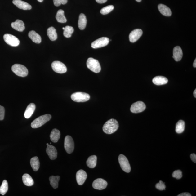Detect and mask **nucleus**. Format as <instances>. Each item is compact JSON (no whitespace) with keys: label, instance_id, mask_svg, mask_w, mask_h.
Returning <instances> with one entry per match:
<instances>
[{"label":"nucleus","instance_id":"15","mask_svg":"<svg viewBox=\"0 0 196 196\" xmlns=\"http://www.w3.org/2000/svg\"><path fill=\"white\" fill-rule=\"evenodd\" d=\"M47 148L46 153L47 154L49 158L51 160H55L57 158V152L56 148L51 145L47 144Z\"/></svg>","mask_w":196,"mask_h":196},{"label":"nucleus","instance_id":"8","mask_svg":"<svg viewBox=\"0 0 196 196\" xmlns=\"http://www.w3.org/2000/svg\"><path fill=\"white\" fill-rule=\"evenodd\" d=\"M3 38L6 43L11 46L16 47L20 44V40L18 38L10 34H6L4 35Z\"/></svg>","mask_w":196,"mask_h":196},{"label":"nucleus","instance_id":"45","mask_svg":"<svg viewBox=\"0 0 196 196\" xmlns=\"http://www.w3.org/2000/svg\"><path fill=\"white\" fill-rule=\"evenodd\" d=\"M136 1L138 2H140L142 0H136Z\"/></svg>","mask_w":196,"mask_h":196},{"label":"nucleus","instance_id":"27","mask_svg":"<svg viewBox=\"0 0 196 196\" xmlns=\"http://www.w3.org/2000/svg\"><path fill=\"white\" fill-rule=\"evenodd\" d=\"M97 161V156L95 155L89 157L87 161V166L91 169L94 168L96 165Z\"/></svg>","mask_w":196,"mask_h":196},{"label":"nucleus","instance_id":"14","mask_svg":"<svg viewBox=\"0 0 196 196\" xmlns=\"http://www.w3.org/2000/svg\"><path fill=\"white\" fill-rule=\"evenodd\" d=\"M87 175L86 172L82 170H79L77 172L76 179L78 185H82L84 184L87 178Z\"/></svg>","mask_w":196,"mask_h":196},{"label":"nucleus","instance_id":"26","mask_svg":"<svg viewBox=\"0 0 196 196\" xmlns=\"http://www.w3.org/2000/svg\"><path fill=\"white\" fill-rule=\"evenodd\" d=\"M22 180L23 184L26 186H31L34 184L33 179L29 174H25L23 176Z\"/></svg>","mask_w":196,"mask_h":196},{"label":"nucleus","instance_id":"9","mask_svg":"<svg viewBox=\"0 0 196 196\" xmlns=\"http://www.w3.org/2000/svg\"><path fill=\"white\" fill-rule=\"evenodd\" d=\"M109 39L106 37H102L94 41L91 44V47L97 49L103 47L107 45L109 43Z\"/></svg>","mask_w":196,"mask_h":196},{"label":"nucleus","instance_id":"30","mask_svg":"<svg viewBox=\"0 0 196 196\" xmlns=\"http://www.w3.org/2000/svg\"><path fill=\"white\" fill-rule=\"evenodd\" d=\"M60 179V176H51L49 178L50 184L53 188L56 189L58 188V183Z\"/></svg>","mask_w":196,"mask_h":196},{"label":"nucleus","instance_id":"42","mask_svg":"<svg viewBox=\"0 0 196 196\" xmlns=\"http://www.w3.org/2000/svg\"><path fill=\"white\" fill-rule=\"evenodd\" d=\"M193 65L194 67V68L196 67V59H195L194 61V62Z\"/></svg>","mask_w":196,"mask_h":196},{"label":"nucleus","instance_id":"16","mask_svg":"<svg viewBox=\"0 0 196 196\" xmlns=\"http://www.w3.org/2000/svg\"><path fill=\"white\" fill-rule=\"evenodd\" d=\"M12 3L20 9L23 10H29L32 8L31 5L21 0H13Z\"/></svg>","mask_w":196,"mask_h":196},{"label":"nucleus","instance_id":"37","mask_svg":"<svg viewBox=\"0 0 196 196\" xmlns=\"http://www.w3.org/2000/svg\"><path fill=\"white\" fill-rule=\"evenodd\" d=\"M54 5L56 6H59L61 4L65 5L67 3L68 0H53Z\"/></svg>","mask_w":196,"mask_h":196},{"label":"nucleus","instance_id":"36","mask_svg":"<svg viewBox=\"0 0 196 196\" xmlns=\"http://www.w3.org/2000/svg\"><path fill=\"white\" fill-rule=\"evenodd\" d=\"M155 187L161 191L165 190L166 188L165 183L161 180H160L159 183L156 184Z\"/></svg>","mask_w":196,"mask_h":196},{"label":"nucleus","instance_id":"7","mask_svg":"<svg viewBox=\"0 0 196 196\" xmlns=\"http://www.w3.org/2000/svg\"><path fill=\"white\" fill-rule=\"evenodd\" d=\"M53 70L57 73L62 74L67 71V68L65 64L60 61H54L51 65Z\"/></svg>","mask_w":196,"mask_h":196},{"label":"nucleus","instance_id":"44","mask_svg":"<svg viewBox=\"0 0 196 196\" xmlns=\"http://www.w3.org/2000/svg\"><path fill=\"white\" fill-rule=\"evenodd\" d=\"M37 1L40 2H42L43 1V0H37Z\"/></svg>","mask_w":196,"mask_h":196},{"label":"nucleus","instance_id":"39","mask_svg":"<svg viewBox=\"0 0 196 196\" xmlns=\"http://www.w3.org/2000/svg\"><path fill=\"white\" fill-rule=\"evenodd\" d=\"M190 158L191 160L194 163H196V155L194 153H193L190 155Z\"/></svg>","mask_w":196,"mask_h":196},{"label":"nucleus","instance_id":"13","mask_svg":"<svg viewBox=\"0 0 196 196\" xmlns=\"http://www.w3.org/2000/svg\"><path fill=\"white\" fill-rule=\"evenodd\" d=\"M143 34L141 29H137L134 30L131 32L129 36L130 41L131 42H135L140 39Z\"/></svg>","mask_w":196,"mask_h":196},{"label":"nucleus","instance_id":"41","mask_svg":"<svg viewBox=\"0 0 196 196\" xmlns=\"http://www.w3.org/2000/svg\"><path fill=\"white\" fill-rule=\"evenodd\" d=\"M97 2L100 4H103L106 2L107 0H96Z\"/></svg>","mask_w":196,"mask_h":196},{"label":"nucleus","instance_id":"20","mask_svg":"<svg viewBox=\"0 0 196 196\" xmlns=\"http://www.w3.org/2000/svg\"><path fill=\"white\" fill-rule=\"evenodd\" d=\"M152 81L153 83L157 86H161L167 84L168 82L167 79L163 76L155 77L153 78Z\"/></svg>","mask_w":196,"mask_h":196},{"label":"nucleus","instance_id":"1","mask_svg":"<svg viewBox=\"0 0 196 196\" xmlns=\"http://www.w3.org/2000/svg\"><path fill=\"white\" fill-rule=\"evenodd\" d=\"M119 127L118 121L115 119H111L106 121L103 127L104 133L110 135L115 132Z\"/></svg>","mask_w":196,"mask_h":196},{"label":"nucleus","instance_id":"6","mask_svg":"<svg viewBox=\"0 0 196 196\" xmlns=\"http://www.w3.org/2000/svg\"><path fill=\"white\" fill-rule=\"evenodd\" d=\"M118 161L121 169L127 173L131 171V167L127 158L124 155L121 154L118 157Z\"/></svg>","mask_w":196,"mask_h":196},{"label":"nucleus","instance_id":"32","mask_svg":"<svg viewBox=\"0 0 196 196\" xmlns=\"http://www.w3.org/2000/svg\"><path fill=\"white\" fill-rule=\"evenodd\" d=\"M74 32V28L68 25L65 27V29L64 30L63 35L66 38H69L71 37Z\"/></svg>","mask_w":196,"mask_h":196},{"label":"nucleus","instance_id":"38","mask_svg":"<svg viewBox=\"0 0 196 196\" xmlns=\"http://www.w3.org/2000/svg\"><path fill=\"white\" fill-rule=\"evenodd\" d=\"M5 109L3 106L0 105V121L3 120L5 117Z\"/></svg>","mask_w":196,"mask_h":196},{"label":"nucleus","instance_id":"22","mask_svg":"<svg viewBox=\"0 0 196 196\" xmlns=\"http://www.w3.org/2000/svg\"><path fill=\"white\" fill-rule=\"evenodd\" d=\"M29 37L33 42L37 44H39L42 42V38L34 31H31L29 32Z\"/></svg>","mask_w":196,"mask_h":196},{"label":"nucleus","instance_id":"3","mask_svg":"<svg viewBox=\"0 0 196 196\" xmlns=\"http://www.w3.org/2000/svg\"><path fill=\"white\" fill-rule=\"evenodd\" d=\"M87 65L88 69L95 73H98L101 71L100 65L97 60L90 57L87 60Z\"/></svg>","mask_w":196,"mask_h":196},{"label":"nucleus","instance_id":"23","mask_svg":"<svg viewBox=\"0 0 196 196\" xmlns=\"http://www.w3.org/2000/svg\"><path fill=\"white\" fill-rule=\"evenodd\" d=\"M87 24L86 17L83 14H81L79 17L78 27L80 30H83L86 27Z\"/></svg>","mask_w":196,"mask_h":196},{"label":"nucleus","instance_id":"34","mask_svg":"<svg viewBox=\"0 0 196 196\" xmlns=\"http://www.w3.org/2000/svg\"><path fill=\"white\" fill-rule=\"evenodd\" d=\"M114 6L109 5L102 8L100 11L101 13L103 15L107 14L114 9Z\"/></svg>","mask_w":196,"mask_h":196},{"label":"nucleus","instance_id":"11","mask_svg":"<svg viewBox=\"0 0 196 196\" xmlns=\"http://www.w3.org/2000/svg\"><path fill=\"white\" fill-rule=\"evenodd\" d=\"M145 104L141 101H138L134 103L131 105V112L137 114L143 112L146 109Z\"/></svg>","mask_w":196,"mask_h":196},{"label":"nucleus","instance_id":"43","mask_svg":"<svg viewBox=\"0 0 196 196\" xmlns=\"http://www.w3.org/2000/svg\"><path fill=\"white\" fill-rule=\"evenodd\" d=\"M193 95L194 96V97L195 98H196V89H195L194 91Z\"/></svg>","mask_w":196,"mask_h":196},{"label":"nucleus","instance_id":"12","mask_svg":"<svg viewBox=\"0 0 196 196\" xmlns=\"http://www.w3.org/2000/svg\"><path fill=\"white\" fill-rule=\"evenodd\" d=\"M108 185V183L102 178H98L94 181L92 186L93 188L98 190L105 189Z\"/></svg>","mask_w":196,"mask_h":196},{"label":"nucleus","instance_id":"31","mask_svg":"<svg viewBox=\"0 0 196 196\" xmlns=\"http://www.w3.org/2000/svg\"><path fill=\"white\" fill-rule=\"evenodd\" d=\"M185 129V122L184 121L180 120L176 123V131L178 134L182 133Z\"/></svg>","mask_w":196,"mask_h":196},{"label":"nucleus","instance_id":"10","mask_svg":"<svg viewBox=\"0 0 196 196\" xmlns=\"http://www.w3.org/2000/svg\"><path fill=\"white\" fill-rule=\"evenodd\" d=\"M74 142L73 138L69 136H66L65 140V148L69 154H71L74 149Z\"/></svg>","mask_w":196,"mask_h":196},{"label":"nucleus","instance_id":"19","mask_svg":"<svg viewBox=\"0 0 196 196\" xmlns=\"http://www.w3.org/2000/svg\"><path fill=\"white\" fill-rule=\"evenodd\" d=\"M158 8L159 12L163 16H172V11L167 6L160 4L158 5Z\"/></svg>","mask_w":196,"mask_h":196},{"label":"nucleus","instance_id":"29","mask_svg":"<svg viewBox=\"0 0 196 196\" xmlns=\"http://www.w3.org/2000/svg\"><path fill=\"white\" fill-rule=\"evenodd\" d=\"M31 167L35 172H37L39 170L40 167V162L39 158L37 157L32 158L30 160Z\"/></svg>","mask_w":196,"mask_h":196},{"label":"nucleus","instance_id":"17","mask_svg":"<svg viewBox=\"0 0 196 196\" xmlns=\"http://www.w3.org/2000/svg\"><path fill=\"white\" fill-rule=\"evenodd\" d=\"M183 56V52L182 49L180 46H176L173 49V58L176 61L181 60Z\"/></svg>","mask_w":196,"mask_h":196},{"label":"nucleus","instance_id":"21","mask_svg":"<svg viewBox=\"0 0 196 196\" xmlns=\"http://www.w3.org/2000/svg\"><path fill=\"white\" fill-rule=\"evenodd\" d=\"M35 108L36 106L34 104H30L25 111L24 114L25 118L27 119L30 118L34 112Z\"/></svg>","mask_w":196,"mask_h":196},{"label":"nucleus","instance_id":"40","mask_svg":"<svg viewBox=\"0 0 196 196\" xmlns=\"http://www.w3.org/2000/svg\"><path fill=\"white\" fill-rule=\"evenodd\" d=\"M190 193H184L180 194L178 196H191Z\"/></svg>","mask_w":196,"mask_h":196},{"label":"nucleus","instance_id":"5","mask_svg":"<svg viewBox=\"0 0 196 196\" xmlns=\"http://www.w3.org/2000/svg\"><path fill=\"white\" fill-rule=\"evenodd\" d=\"M90 96L88 94L84 92H77L71 96V98L74 101L80 103L85 102L89 100Z\"/></svg>","mask_w":196,"mask_h":196},{"label":"nucleus","instance_id":"4","mask_svg":"<svg viewBox=\"0 0 196 196\" xmlns=\"http://www.w3.org/2000/svg\"><path fill=\"white\" fill-rule=\"evenodd\" d=\"M11 69L12 72L19 76L25 77L28 74V70L27 68L20 64H15L13 65Z\"/></svg>","mask_w":196,"mask_h":196},{"label":"nucleus","instance_id":"35","mask_svg":"<svg viewBox=\"0 0 196 196\" xmlns=\"http://www.w3.org/2000/svg\"><path fill=\"white\" fill-rule=\"evenodd\" d=\"M172 176L173 178H176L177 180H180L182 176V172L180 170H176L172 173Z\"/></svg>","mask_w":196,"mask_h":196},{"label":"nucleus","instance_id":"25","mask_svg":"<svg viewBox=\"0 0 196 196\" xmlns=\"http://www.w3.org/2000/svg\"><path fill=\"white\" fill-rule=\"evenodd\" d=\"M60 137V133L59 130L56 129H53L50 135V139L51 141L54 143L57 142Z\"/></svg>","mask_w":196,"mask_h":196},{"label":"nucleus","instance_id":"33","mask_svg":"<svg viewBox=\"0 0 196 196\" xmlns=\"http://www.w3.org/2000/svg\"><path fill=\"white\" fill-rule=\"evenodd\" d=\"M8 184L7 181L4 180L1 187H0V194L2 195L5 194L8 190Z\"/></svg>","mask_w":196,"mask_h":196},{"label":"nucleus","instance_id":"24","mask_svg":"<svg viewBox=\"0 0 196 196\" xmlns=\"http://www.w3.org/2000/svg\"><path fill=\"white\" fill-rule=\"evenodd\" d=\"M56 31V29L53 27L49 28L47 30V34L51 41H55L57 39V35Z\"/></svg>","mask_w":196,"mask_h":196},{"label":"nucleus","instance_id":"2","mask_svg":"<svg viewBox=\"0 0 196 196\" xmlns=\"http://www.w3.org/2000/svg\"><path fill=\"white\" fill-rule=\"evenodd\" d=\"M50 114H46L38 117L31 123V127L33 128H37L45 124L51 118Z\"/></svg>","mask_w":196,"mask_h":196},{"label":"nucleus","instance_id":"46","mask_svg":"<svg viewBox=\"0 0 196 196\" xmlns=\"http://www.w3.org/2000/svg\"><path fill=\"white\" fill-rule=\"evenodd\" d=\"M63 30L65 29V27H63Z\"/></svg>","mask_w":196,"mask_h":196},{"label":"nucleus","instance_id":"18","mask_svg":"<svg viewBox=\"0 0 196 196\" xmlns=\"http://www.w3.org/2000/svg\"><path fill=\"white\" fill-rule=\"evenodd\" d=\"M11 26L13 29L20 32L23 31L25 29L24 22L22 20H16L15 22H12Z\"/></svg>","mask_w":196,"mask_h":196},{"label":"nucleus","instance_id":"28","mask_svg":"<svg viewBox=\"0 0 196 196\" xmlns=\"http://www.w3.org/2000/svg\"><path fill=\"white\" fill-rule=\"evenodd\" d=\"M56 18L57 22L59 23H65L67 21L65 16V12L62 10L58 11L56 15Z\"/></svg>","mask_w":196,"mask_h":196}]
</instances>
